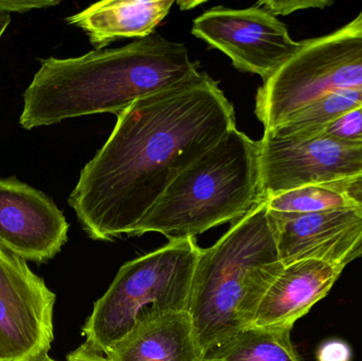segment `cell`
I'll return each instance as SVG.
<instances>
[{
	"instance_id": "12",
	"label": "cell",
	"mask_w": 362,
	"mask_h": 361,
	"mask_svg": "<svg viewBox=\"0 0 362 361\" xmlns=\"http://www.w3.org/2000/svg\"><path fill=\"white\" fill-rule=\"evenodd\" d=\"M262 300L255 326L293 330L331 292L346 267L318 260L283 263Z\"/></svg>"
},
{
	"instance_id": "26",
	"label": "cell",
	"mask_w": 362,
	"mask_h": 361,
	"mask_svg": "<svg viewBox=\"0 0 362 361\" xmlns=\"http://www.w3.org/2000/svg\"><path fill=\"white\" fill-rule=\"evenodd\" d=\"M31 361H57V360H52V358H51L48 354V355L40 356V357L36 358V360H31Z\"/></svg>"
},
{
	"instance_id": "1",
	"label": "cell",
	"mask_w": 362,
	"mask_h": 361,
	"mask_svg": "<svg viewBox=\"0 0 362 361\" xmlns=\"http://www.w3.org/2000/svg\"><path fill=\"white\" fill-rule=\"evenodd\" d=\"M117 118L68 199L95 241L132 235L170 184L235 129L233 105L200 71L137 100Z\"/></svg>"
},
{
	"instance_id": "6",
	"label": "cell",
	"mask_w": 362,
	"mask_h": 361,
	"mask_svg": "<svg viewBox=\"0 0 362 361\" xmlns=\"http://www.w3.org/2000/svg\"><path fill=\"white\" fill-rule=\"evenodd\" d=\"M362 88V11L335 32L304 40L257 90L255 114L264 131L280 126L323 95Z\"/></svg>"
},
{
	"instance_id": "16",
	"label": "cell",
	"mask_w": 362,
	"mask_h": 361,
	"mask_svg": "<svg viewBox=\"0 0 362 361\" xmlns=\"http://www.w3.org/2000/svg\"><path fill=\"white\" fill-rule=\"evenodd\" d=\"M291 333L253 326L209 351L204 361H302Z\"/></svg>"
},
{
	"instance_id": "24",
	"label": "cell",
	"mask_w": 362,
	"mask_h": 361,
	"mask_svg": "<svg viewBox=\"0 0 362 361\" xmlns=\"http://www.w3.org/2000/svg\"><path fill=\"white\" fill-rule=\"evenodd\" d=\"M202 4L199 1H194V2H178V4L181 6V10H187V8H193L194 6H198V4Z\"/></svg>"
},
{
	"instance_id": "22",
	"label": "cell",
	"mask_w": 362,
	"mask_h": 361,
	"mask_svg": "<svg viewBox=\"0 0 362 361\" xmlns=\"http://www.w3.org/2000/svg\"><path fill=\"white\" fill-rule=\"evenodd\" d=\"M67 361H110L105 356L88 351L83 345L68 354Z\"/></svg>"
},
{
	"instance_id": "18",
	"label": "cell",
	"mask_w": 362,
	"mask_h": 361,
	"mask_svg": "<svg viewBox=\"0 0 362 361\" xmlns=\"http://www.w3.org/2000/svg\"><path fill=\"white\" fill-rule=\"evenodd\" d=\"M320 134L342 143L362 146V106L346 112L327 125Z\"/></svg>"
},
{
	"instance_id": "11",
	"label": "cell",
	"mask_w": 362,
	"mask_h": 361,
	"mask_svg": "<svg viewBox=\"0 0 362 361\" xmlns=\"http://www.w3.org/2000/svg\"><path fill=\"white\" fill-rule=\"evenodd\" d=\"M269 216L282 263L318 260L346 267L362 245V213L354 210Z\"/></svg>"
},
{
	"instance_id": "9",
	"label": "cell",
	"mask_w": 362,
	"mask_h": 361,
	"mask_svg": "<svg viewBox=\"0 0 362 361\" xmlns=\"http://www.w3.org/2000/svg\"><path fill=\"white\" fill-rule=\"evenodd\" d=\"M362 173V146L329 136L259 140L262 201L281 193Z\"/></svg>"
},
{
	"instance_id": "23",
	"label": "cell",
	"mask_w": 362,
	"mask_h": 361,
	"mask_svg": "<svg viewBox=\"0 0 362 361\" xmlns=\"http://www.w3.org/2000/svg\"><path fill=\"white\" fill-rule=\"evenodd\" d=\"M10 23V14H6V13H0V37H1L2 34L6 32V30L8 29Z\"/></svg>"
},
{
	"instance_id": "17",
	"label": "cell",
	"mask_w": 362,
	"mask_h": 361,
	"mask_svg": "<svg viewBox=\"0 0 362 361\" xmlns=\"http://www.w3.org/2000/svg\"><path fill=\"white\" fill-rule=\"evenodd\" d=\"M362 106V88L333 91L304 107L276 129L264 131L278 138L312 137L344 116Z\"/></svg>"
},
{
	"instance_id": "19",
	"label": "cell",
	"mask_w": 362,
	"mask_h": 361,
	"mask_svg": "<svg viewBox=\"0 0 362 361\" xmlns=\"http://www.w3.org/2000/svg\"><path fill=\"white\" fill-rule=\"evenodd\" d=\"M333 4L332 1H325V0H293V1H276V0H268V1H259L257 6H262L269 11L274 16L276 15H288L296 11L306 10V8H323L325 6Z\"/></svg>"
},
{
	"instance_id": "2",
	"label": "cell",
	"mask_w": 362,
	"mask_h": 361,
	"mask_svg": "<svg viewBox=\"0 0 362 361\" xmlns=\"http://www.w3.org/2000/svg\"><path fill=\"white\" fill-rule=\"evenodd\" d=\"M198 71L185 45L158 33L82 57H48L23 93L19 124L30 131L88 114L118 116L137 100Z\"/></svg>"
},
{
	"instance_id": "8",
	"label": "cell",
	"mask_w": 362,
	"mask_h": 361,
	"mask_svg": "<svg viewBox=\"0 0 362 361\" xmlns=\"http://www.w3.org/2000/svg\"><path fill=\"white\" fill-rule=\"evenodd\" d=\"M55 300L27 261L0 246V361L48 355Z\"/></svg>"
},
{
	"instance_id": "13",
	"label": "cell",
	"mask_w": 362,
	"mask_h": 361,
	"mask_svg": "<svg viewBox=\"0 0 362 361\" xmlns=\"http://www.w3.org/2000/svg\"><path fill=\"white\" fill-rule=\"evenodd\" d=\"M110 361H204L189 311L151 318L106 352Z\"/></svg>"
},
{
	"instance_id": "10",
	"label": "cell",
	"mask_w": 362,
	"mask_h": 361,
	"mask_svg": "<svg viewBox=\"0 0 362 361\" xmlns=\"http://www.w3.org/2000/svg\"><path fill=\"white\" fill-rule=\"evenodd\" d=\"M69 224L54 201L16 177L0 178V246L27 262L52 260Z\"/></svg>"
},
{
	"instance_id": "20",
	"label": "cell",
	"mask_w": 362,
	"mask_h": 361,
	"mask_svg": "<svg viewBox=\"0 0 362 361\" xmlns=\"http://www.w3.org/2000/svg\"><path fill=\"white\" fill-rule=\"evenodd\" d=\"M317 361H352L353 352L350 345L341 339H329L319 345Z\"/></svg>"
},
{
	"instance_id": "21",
	"label": "cell",
	"mask_w": 362,
	"mask_h": 361,
	"mask_svg": "<svg viewBox=\"0 0 362 361\" xmlns=\"http://www.w3.org/2000/svg\"><path fill=\"white\" fill-rule=\"evenodd\" d=\"M55 0H0V13H25L35 8H48L57 6Z\"/></svg>"
},
{
	"instance_id": "25",
	"label": "cell",
	"mask_w": 362,
	"mask_h": 361,
	"mask_svg": "<svg viewBox=\"0 0 362 361\" xmlns=\"http://www.w3.org/2000/svg\"><path fill=\"white\" fill-rule=\"evenodd\" d=\"M361 258H362V245L358 248V249L356 250V251L354 252V254H352V256H350V259H349L348 261V264H350V263L353 262V261Z\"/></svg>"
},
{
	"instance_id": "14",
	"label": "cell",
	"mask_w": 362,
	"mask_h": 361,
	"mask_svg": "<svg viewBox=\"0 0 362 361\" xmlns=\"http://www.w3.org/2000/svg\"><path fill=\"white\" fill-rule=\"evenodd\" d=\"M173 0H104L67 17V23L82 29L97 49L121 38L148 37L169 14Z\"/></svg>"
},
{
	"instance_id": "4",
	"label": "cell",
	"mask_w": 362,
	"mask_h": 361,
	"mask_svg": "<svg viewBox=\"0 0 362 361\" xmlns=\"http://www.w3.org/2000/svg\"><path fill=\"white\" fill-rule=\"evenodd\" d=\"M261 201L259 141L233 129L170 184L132 235L195 239L238 222Z\"/></svg>"
},
{
	"instance_id": "7",
	"label": "cell",
	"mask_w": 362,
	"mask_h": 361,
	"mask_svg": "<svg viewBox=\"0 0 362 361\" xmlns=\"http://www.w3.org/2000/svg\"><path fill=\"white\" fill-rule=\"evenodd\" d=\"M192 33L231 59L236 69L269 80L302 47L274 14L252 8H212L194 20Z\"/></svg>"
},
{
	"instance_id": "15",
	"label": "cell",
	"mask_w": 362,
	"mask_h": 361,
	"mask_svg": "<svg viewBox=\"0 0 362 361\" xmlns=\"http://www.w3.org/2000/svg\"><path fill=\"white\" fill-rule=\"evenodd\" d=\"M272 216H296L331 210L362 213V173L281 193L266 199Z\"/></svg>"
},
{
	"instance_id": "3",
	"label": "cell",
	"mask_w": 362,
	"mask_h": 361,
	"mask_svg": "<svg viewBox=\"0 0 362 361\" xmlns=\"http://www.w3.org/2000/svg\"><path fill=\"white\" fill-rule=\"evenodd\" d=\"M283 265L266 199L233 223L214 245L202 249L187 311L204 355L253 326Z\"/></svg>"
},
{
	"instance_id": "5",
	"label": "cell",
	"mask_w": 362,
	"mask_h": 361,
	"mask_svg": "<svg viewBox=\"0 0 362 361\" xmlns=\"http://www.w3.org/2000/svg\"><path fill=\"white\" fill-rule=\"evenodd\" d=\"M200 252L195 239H180L122 265L83 326V347L104 355L142 322L187 311Z\"/></svg>"
}]
</instances>
